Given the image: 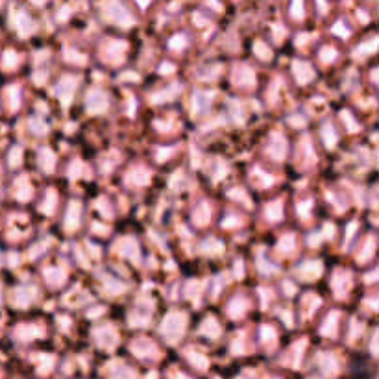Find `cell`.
Wrapping results in <instances>:
<instances>
[]
</instances>
